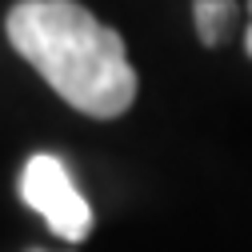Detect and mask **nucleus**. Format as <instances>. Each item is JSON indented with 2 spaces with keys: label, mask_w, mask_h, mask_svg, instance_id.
<instances>
[{
  "label": "nucleus",
  "mask_w": 252,
  "mask_h": 252,
  "mask_svg": "<svg viewBox=\"0 0 252 252\" xmlns=\"http://www.w3.org/2000/svg\"><path fill=\"white\" fill-rule=\"evenodd\" d=\"M32 252H44V248H32Z\"/></svg>",
  "instance_id": "39448f33"
},
{
  "label": "nucleus",
  "mask_w": 252,
  "mask_h": 252,
  "mask_svg": "<svg viewBox=\"0 0 252 252\" xmlns=\"http://www.w3.org/2000/svg\"><path fill=\"white\" fill-rule=\"evenodd\" d=\"M20 200L32 212H40L44 224L68 244H76L92 232V208L80 196L68 164L52 152L28 156V164L20 168Z\"/></svg>",
  "instance_id": "f03ea898"
},
{
  "label": "nucleus",
  "mask_w": 252,
  "mask_h": 252,
  "mask_svg": "<svg viewBox=\"0 0 252 252\" xmlns=\"http://www.w3.org/2000/svg\"><path fill=\"white\" fill-rule=\"evenodd\" d=\"M248 16H252V0H248ZM244 48H248V56H252V20H248V32H244Z\"/></svg>",
  "instance_id": "20e7f679"
},
{
  "label": "nucleus",
  "mask_w": 252,
  "mask_h": 252,
  "mask_svg": "<svg viewBox=\"0 0 252 252\" xmlns=\"http://www.w3.org/2000/svg\"><path fill=\"white\" fill-rule=\"evenodd\" d=\"M8 44L64 104L84 116L116 120L136 100V68L120 32L76 0H20L4 20Z\"/></svg>",
  "instance_id": "f257e3e1"
},
{
  "label": "nucleus",
  "mask_w": 252,
  "mask_h": 252,
  "mask_svg": "<svg viewBox=\"0 0 252 252\" xmlns=\"http://www.w3.org/2000/svg\"><path fill=\"white\" fill-rule=\"evenodd\" d=\"M192 16H196V36L200 44L216 48L228 36L232 16H236V0H192Z\"/></svg>",
  "instance_id": "7ed1b4c3"
}]
</instances>
